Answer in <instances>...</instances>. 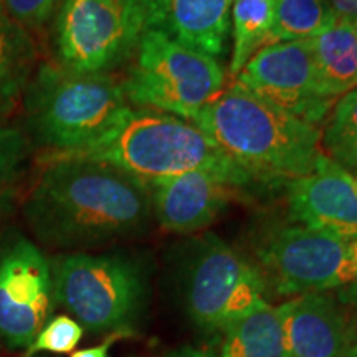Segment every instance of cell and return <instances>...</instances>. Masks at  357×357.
Here are the masks:
<instances>
[{"label": "cell", "instance_id": "6da1fadb", "mask_svg": "<svg viewBox=\"0 0 357 357\" xmlns=\"http://www.w3.org/2000/svg\"><path fill=\"white\" fill-rule=\"evenodd\" d=\"M24 213L38 242L79 252L146 234L154 217L149 187L109 164L77 155L50 158Z\"/></svg>", "mask_w": 357, "mask_h": 357}, {"label": "cell", "instance_id": "7a4b0ae2", "mask_svg": "<svg viewBox=\"0 0 357 357\" xmlns=\"http://www.w3.org/2000/svg\"><path fill=\"white\" fill-rule=\"evenodd\" d=\"M255 181H293L314 171L321 131L235 82L192 121Z\"/></svg>", "mask_w": 357, "mask_h": 357}, {"label": "cell", "instance_id": "3957f363", "mask_svg": "<svg viewBox=\"0 0 357 357\" xmlns=\"http://www.w3.org/2000/svg\"><path fill=\"white\" fill-rule=\"evenodd\" d=\"M77 158L109 164L147 187L194 171L225 177L240 190L255 181L194 123L153 109H131Z\"/></svg>", "mask_w": 357, "mask_h": 357}, {"label": "cell", "instance_id": "277c9868", "mask_svg": "<svg viewBox=\"0 0 357 357\" xmlns=\"http://www.w3.org/2000/svg\"><path fill=\"white\" fill-rule=\"evenodd\" d=\"M26 131L56 155H78L126 118L131 105L111 75L77 73L43 63L24 95Z\"/></svg>", "mask_w": 357, "mask_h": 357}, {"label": "cell", "instance_id": "5b68a950", "mask_svg": "<svg viewBox=\"0 0 357 357\" xmlns=\"http://www.w3.org/2000/svg\"><path fill=\"white\" fill-rule=\"evenodd\" d=\"M52 265L53 300L89 333H129L149 303L147 263L128 252H73Z\"/></svg>", "mask_w": 357, "mask_h": 357}, {"label": "cell", "instance_id": "8992f818", "mask_svg": "<svg viewBox=\"0 0 357 357\" xmlns=\"http://www.w3.org/2000/svg\"><path fill=\"white\" fill-rule=\"evenodd\" d=\"M225 82L222 61L144 30L121 84L129 105L194 121L225 89Z\"/></svg>", "mask_w": 357, "mask_h": 357}, {"label": "cell", "instance_id": "52a82bcc", "mask_svg": "<svg viewBox=\"0 0 357 357\" xmlns=\"http://www.w3.org/2000/svg\"><path fill=\"white\" fill-rule=\"evenodd\" d=\"M182 261V300L192 323L204 331L225 333L265 301L260 266L220 236L205 234L187 245Z\"/></svg>", "mask_w": 357, "mask_h": 357}, {"label": "cell", "instance_id": "ba28073f", "mask_svg": "<svg viewBox=\"0 0 357 357\" xmlns=\"http://www.w3.org/2000/svg\"><path fill=\"white\" fill-rule=\"evenodd\" d=\"M144 32L136 0H63L53 29L56 65L109 75L132 60Z\"/></svg>", "mask_w": 357, "mask_h": 357}, {"label": "cell", "instance_id": "9c48e42d", "mask_svg": "<svg viewBox=\"0 0 357 357\" xmlns=\"http://www.w3.org/2000/svg\"><path fill=\"white\" fill-rule=\"evenodd\" d=\"M261 273L281 296L344 288L357 278L349 242L296 225L281 227L258 248Z\"/></svg>", "mask_w": 357, "mask_h": 357}, {"label": "cell", "instance_id": "30bf717a", "mask_svg": "<svg viewBox=\"0 0 357 357\" xmlns=\"http://www.w3.org/2000/svg\"><path fill=\"white\" fill-rule=\"evenodd\" d=\"M52 265L20 234L0 242V339L10 349L29 347L52 310Z\"/></svg>", "mask_w": 357, "mask_h": 357}, {"label": "cell", "instance_id": "8fae6325", "mask_svg": "<svg viewBox=\"0 0 357 357\" xmlns=\"http://www.w3.org/2000/svg\"><path fill=\"white\" fill-rule=\"evenodd\" d=\"M235 82L314 126L331 113L334 102L321 96L307 40H293L263 47L236 75Z\"/></svg>", "mask_w": 357, "mask_h": 357}, {"label": "cell", "instance_id": "7c38bea8", "mask_svg": "<svg viewBox=\"0 0 357 357\" xmlns=\"http://www.w3.org/2000/svg\"><path fill=\"white\" fill-rule=\"evenodd\" d=\"M287 199L300 225L344 242L357 238V178L324 153L314 171L288 182Z\"/></svg>", "mask_w": 357, "mask_h": 357}, {"label": "cell", "instance_id": "4fadbf2b", "mask_svg": "<svg viewBox=\"0 0 357 357\" xmlns=\"http://www.w3.org/2000/svg\"><path fill=\"white\" fill-rule=\"evenodd\" d=\"M149 189L154 218L172 234H195L207 229L240 190L225 177L205 171L182 174Z\"/></svg>", "mask_w": 357, "mask_h": 357}, {"label": "cell", "instance_id": "5bb4252c", "mask_svg": "<svg viewBox=\"0 0 357 357\" xmlns=\"http://www.w3.org/2000/svg\"><path fill=\"white\" fill-rule=\"evenodd\" d=\"M283 357H339L352 324L331 294L307 293L276 306Z\"/></svg>", "mask_w": 357, "mask_h": 357}, {"label": "cell", "instance_id": "9a60e30c", "mask_svg": "<svg viewBox=\"0 0 357 357\" xmlns=\"http://www.w3.org/2000/svg\"><path fill=\"white\" fill-rule=\"evenodd\" d=\"M144 30L222 61L227 55L234 0H136Z\"/></svg>", "mask_w": 357, "mask_h": 357}, {"label": "cell", "instance_id": "2e32d148", "mask_svg": "<svg viewBox=\"0 0 357 357\" xmlns=\"http://www.w3.org/2000/svg\"><path fill=\"white\" fill-rule=\"evenodd\" d=\"M321 96L336 102L357 88V25L334 19L307 38Z\"/></svg>", "mask_w": 357, "mask_h": 357}, {"label": "cell", "instance_id": "e0dca14e", "mask_svg": "<svg viewBox=\"0 0 357 357\" xmlns=\"http://www.w3.org/2000/svg\"><path fill=\"white\" fill-rule=\"evenodd\" d=\"M33 40L25 29L0 13V118L15 109L33 77Z\"/></svg>", "mask_w": 357, "mask_h": 357}, {"label": "cell", "instance_id": "ac0fdd59", "mask_svg": "<svg viewBox=\"0 0 357 357\" xmlns=\"http://www.w3.org/2000/svg\"><path fill=\"white\" fill-rule=\"evenodd\" d=\"M220 357H283L276 306L261 301L225 331Z\"/></svg>", "mask_w": 357, "mask_h": 357}, {"label": "cell", "instance_id": "d6986e66", "mask_svg": "<svg viewBox=\"0 0 357 357\" xmlns=\"http://www.w3.org/2000/svg\"><path fill=\"white\" fill-rule=\"evenodd\" d=\"M275 13L276 0H234L229 77L236 78L250 58L266 47L268 35L275 24Z\"/></svg>", "mask_w": 357, "mask_h": 357}, {"label": "cell", "instance_id": "ffe728a7", "mask_svg": "<svg viewBox=\"0 0 357 357\" xmlns=\"http://www.w3.org/2000/svg\"><path fill=\"white\" fill-rule=\"evenodd\" d=\"M321 149L357 177V88L334 102L321 132Z\"/></svg>", "mask_w": 357, "mask_h": 357}, {"label": "cell", "instance_id": "44dd1931", "mask_svg": "<svg viewBox=\"0 0 357 357\" xmlns=\"http://www.w3.org/2000/svg\"><path fill=\"white\" fill-rule=\"evenodd\" d=\"M334 19L328 0H276L275 24L266 47L314 37Z\"/></svg>", "mask_w": 357, "mask_h": 357}, {"label": "cell", "instance_id": "7402d4cb", "mask_svg": "<svg viewBox=\"0 0 357 357\" xmlns=\"http://www.w3.org/2000/svg\"><path fill=\"white\" fill-rule=\"evenodd\" d=\"M83 326L70 316H56L42 331L37 334L32 344L29 346V356L35 352H55V354H68L78 346L83 337Z\"/></svg>", "mask_w": 357, "mask_h": 357}, {"label": "cell", "instance_id": "603a6c76", "mask_svg": "<svg viewBox=\"0 0 357 357\" xmlns=\"http://www.w3.org/2000/svg\"><path fill=\"white\" fill-rule=\"evenodd\" d=\"M63 0H0L8 17L25 30H40L50 22Z\"/></svg>", "mask_w": 357, "mask_h": 357}, {"label": "cell", "instance_id": "cb8c5ba5", "mask_svg": "<svg viewBox=\"0 0 357 357\" xmlns=\"http://www.w3.org/2000/svg\"><path fill=\"white\" fill-rule=\"evenodd\" d=\"M30 141L20 129L0 126V185L19 171L29 155Z\"/></svg>", "mask_w": 357, "mask_h": 357}, {"label": "cell", "instance_id": "d4e9b609", "mask_svg": "<svg viewBox=\"0 0 357 357\" xmlns=\"http://www.w3.org/2000/svg\"><path fill=\"white\" fill-rule=\"evenodd\" d=\"M128 336H131V334L129 333H111L102 344L95 346V347H88V349L77 351V352H73L70 357H108L111 346H113L116 341H119V339L128 337Z\"/></svg>", "mask_w": 357, "mask_h": 357}, {"label": "cell", "instance_id": "484cf974", "mask_svg": "<svg viewBox=\"0 0 357 357\" xmlns=\"http://www.w3.org/2000/svg\"><path fill=\"white\" fill-rule=\"evenodd\" d=\"M328 6L336 19L357 24V0H328Z\"/></svg>", "mask_w": 357, "mask_h": 357}, {"label": "cell", "instance_id": "4316f807", "mask_svg": "<svg viewBox=\"0 0 357 357\" xmlns=\"http://www.w3.org/2000/svg\"><path fill=\"white\" fill-rule=\"evenodd\" d=\"M13 197H15V189H13L12 185H0V223H2L3 218L8 215V212L12 211Z\"/></svg>", "mask_w": 357, "mask_h": 357}, {"label": "cell", "instance_id": "83f0119b", "mask_svg": "<svg viewBox=\"0 0 357 357\" xmlns=\"http://www.w3.org/2000/svg\"><path fill=\"white\" fill-rule=\"evenodd\" d=\"M339 301L344 306L354 307L357 311V278L347 284V287L341 288V291H339Z\"/></svg>", "mask_w": 357, "mask_h": 357}, {"label": "cell", "instance_id": "f1b7e54d", "mask_svg": "<svg viewBox=\"0 0 357 357\" xmlns=\"http://www.w3.org/2000/svg\"><path fill=\"white\" fill-rule=\"evenodd\" d=\"M166 357H217L212 352L204 351V349H197V347H178V349H174L169 352Z\"/></svg>", "mask_w": 357, "mask_h": 357}, {"label": "cell", "instance_id": "f546056e", "mask_svg": "<svg viewBox=\"0 0 357 357\" xmlns=\"http://www.w3.org/2000/svg\"><path fill=\"white\" fill-rule=\"evenodd\" d=\"M339 357H357V323L352 324L349 337H347L344 349Z\"/></svg>", "mask_w": 357, "mask_h": 357}, {"label": "cell", "instance_id": "4dcf8cb0", "mask_svg": "<svg viewBox=\"0 0 357 357\" xmlns=\"http://www.w3.org/2000/svg\"><path fill=\"white\" fill-rule=\"evenodd\" d=\"M349 250H351L352 260L357 263V238L352 240V242H349Z\"/></svg>", "mask_w": 357, "mask_h": 357}, {"label": "cell", "instance_id": "1f68e13d", "mask_svg": "<svg viewBox=\"0 0 357 357\" xmlns=\"http://www.w3.org/2000/svg\"><path fill=\"white\" fill-rule=\"evenodd\" d=\"M0 13H3V10H2V3H0Z\"/></svg>", "mask_w": 357, "mask_h": 357}, {"label": "cell", "instance_id": "d6a6232c", "mask_svg": "<svg viewBox=\"0 0 357 357\" xmlns=\"http://www.w3.org/2000/svg\"><path fill=\"white\" fill-rule=\"evenodd\" d=\"M356 25H357V24H356Z\"/></svg>", "mask_w": 357, "mask_h": 357}, {"label": "cell", "instance_id": "836d02e7", "mask_svg": "<svg viewBox=\"0 0 357 357\" xmlns=\"http://www.w3.org/2000/svg\"><path fill=\"white\" fill-rule=\"evenodd\" d=\"M356 178H357V177H356Z\"/></svg>", "mask_w": 357, "mask_h": 357}]
</instances>
